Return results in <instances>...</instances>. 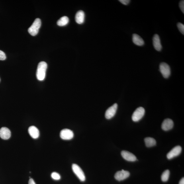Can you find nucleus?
Returning <instances> with one entry per match:
<instances>
[{
	"label": "nucleus",
	"mask_w": 184,
	"mask_h": 184,
	"mask_svg": "<svg viewBox=\"0 0 184 184\" xmlns=\"http://www.w3.org/2000/svg\"><path fill=\"white\" fill-rule=\"evenodd\" d=\"M153 44L155 50L160 51L162 48L161 40L159 36L157 34H155L153 38Z\"/></svg>",
	"instance_id": "nucleus-12"
},
{
	"label": "nucleus",
	"mask_w": 184,
	"mask_h": 184,
	"mask_svg": "<svg viewBox=\"0 0 184 184\" xmlns=\"http://www.w3.org/2000/svg\"><path fill=\"white\" fill-rule=\"evenodd\" d=\"M132 41L134 44L139 46H142L145 44L143 39L138 35L136 34H133Z\"/></svg>",
	"instance_id": "nucleus-15"
},
{
	"label": "nucleus",
	"mask_w": 184,
	"mask_h": 184,
	"mask_svg": "<svg viewBox=\"0 0 184 184\" xmlns=\"http://www.w3.org/2000/svg\"><path fill=\"white\" fill-rule=\"evenodd\" d=\"M173 124L172 120L170 119H166L163 121L161 127L163 130L169 131L173 128Z\"/></svg>",
	"instance_id": "nucleus-10"
},
{
	"label": "nucleus",
	"mask_w": 184,
	"mask_h": 184,
	"mask_svg": "<svg viewBox=\"0 0 184 184\" xmlns=\"http://www.w3.org/2000/svg\"><path fill=\"white\" fill-rule=\"evenodd\" d=\"M145 144L147 147H150L155 146L156 144V140L153 138H147L145 139Z\"/></svg>",
	"instance_id": "nucleus-17"
},
{
	"label": "nucleus",
	"mask_w": 184,
	"mask_h": 184,
	"mask_svg": "<svg viewBox=\"0 0 184 184\" xmlns=\"http://www.w3.org/2000/svg\"><path fill=\"white\" fill-rule=\"evenodd\" d=\"M177 27L182 34H184V25L181 22H178L177 24Z\"/></svg>",
	"instance_id": "nucleus-21"
},
{
	"label": "nucleus",
	"mask_w": 184,
	"mask_h": 184,
	"mask_svg": "<svg viewBox=\"0 0 184 184\" xmlns=\"http://www.w3.org/2000/svg\"><path fill=\"white\" fill-rule=\"evenodd\" d=\"M69 22V19L66 16H63L57 22V25L60 26H63L66 25Z\"/></svg>",
	"instance_id": "nucleus-18"
},
{
	"label": "nucleus",
	"mask_w": 184,
	"mask_h": 184,
	"mask_svg": "<svg viewBox=\"0 0 184 184\" xmlns=\"http://www.w3.org/2000/svg\"><path fill=\"white\" fill-rule=\"evenodd\" d=\"M11 136V131L9 129L6 127H2L0 129V137L3 140H8L10 138Z\"/></svg>",
	"instance_id": "nucleus-13"
},
{
	"label": "nucleus",
	"mask_w": 184,
	"mask_h": 184,
	"mask_svg": "<svg viewBox=\"0 0 184 184\" xmlns=\"http://www.w3.org/2000/svg\"><path fill=\"white\" fill-rule=\"evenodd\" d=\"M41 24V22L40 18H36L32 26L28 28V32L32 36H36L38 33Z\"/></svg>",
	"instance_id": "nucleus-2"
},
{
	"label": "nucleus",
	"mask_w": 184,
	"mask_h": 184,
	"mask_svg": "<svg viewBox=\"0 0 184 184\" xmlns=\"http://www.w3.org/2000/svg\"><path fill=\"white\" fill-rule=\"evenodd\" d=\"M170 174V171L169 170H166L162 174L161 176V180L163 182H166L169 180Z\"/></svg>",
	"instance_id": "nucleus-19"
},
{
	"label": "nucleus",
	"mask_w": 184,
	"mask_h": 184,
	"mask_svg": "<svg viewBox=\"0 0 184 184\" xmlns=\"http://www.w3.org/2000/svg\"><path fill=\"white\" fill-rule=\"evenodd\" d=\"M51 177H52L53 179L56 180H60L61 178L60 175L58 173L55 172L52 173L51 174Z\"/></svg>",
	"instance_id": "nucleus-20"
},
{
	"label": "nucleus",
	"mask_w": 184,
	"mask_h": 184,
	"mask_svg": "<svg viewBox=\"0 0 184 184\" xmlns=\"http://www.w3.org/2000/svg\"><path fill=\"white\" fill-rule=\"evenodd\" d=\"M179 6L181 11L184 13V1H180L179 3Z\"/></svg>",
	"instance_id": "nucleus-23"
},
{
	"label": "nucleus",
	"mask_w": 184,
	"mask_h": 184,
	"mask_svg": "<svg viewBox=\"0 0 184 184\" xmlns=\"http://www.w3.org/2000/svg\"><path fill=\"white\" fill-rule=\"evenodd\" d=\"M159 71L163 76L165 79L168 78L171 75L170 67L167 63H162L159 65Z\"/></svg>",
	"instance_id": "nucleus-4"
},
{
	"label": "nucleus",
	"mask_w": 184,
	"mask_h": 184,
	"mask_svg": "<svg viewBox=\"0 0 184 184\" xmlns=\"http://www.w3.org/2000/svg\"><path fill=\"white\" fill-rule=\"evenodd\" d=\"M117 108L118 105L117 103L114 104L108 108L105 112V118L107 119H110L113 117L116 113Z\"/></svg>",
	"instance_id": "nucleus-6"
},
{
	"label": "nucleus",
	"mask_w": 184,
	"mask_h": 184,
	"mask_svg": "<svg viewBox=\"0 0 184 184\" xmlns=\"http://www.w3.org/2000/svg\"><path fill=\"white\" fill-rule=\"evenodd\" d=\"M130 173L128 171L122 169L121 171H118L114 175V178L118 181L123 180L127 178L129 176Z\"/></svg>",
	"instance_id": "nucleus-9"
},
{
	"label": "nucleus",
	"mask_w": 184,
	"mask_h": 184,
	"mask_svg": "<svg viewBox=\"0 0 184 184\" xmlns=\"http://www.w3.org/2000/svg\"><path fill=\"white\" fill-rule=\"evenodd\" d=\"M179 184H184V178H183L180 181Z\"/></svg>",
	"instance_id": "nucleus-26"
},
{
	"label": "nucleus",
	"mask_w": 184,
	"mask_h": 184,
	"mask_svg": "<svg viewBox=\"0 0 184 184\" xmlns=\"http://www.w3.org/2000/svg\"><path fill=\"white\" fill-rule=\"evenodd\" d=\"M182 148L181 146H178L174 147L168 153L167 155V159H171L174 157L178 156L180 154Z\"/></svg>",
	"instance_id": "nucleus-8"
},
{
	"label": "nucleus",
	"mask_w": 184,
	"mask_h": 184,
	"mask_svg": "<svg viewBox=\"0 0 184 184\" xmlns=\"http://www.w3.org/2000/svg\"><path fill=\"white\" fill-rule=\"evenodd\" d=\"M6 58V56L5 53L3 51L0 50V60H5Z\"/></svg>",
	"instance_id": "nucleus-22"
},
{
	"label": "nucleus",
	"mask_w": 184,
	"mask_h": 184,
	"mask_svg": "<svg viewBox=\"0 0 184 184\" xmlns=\"http://www.w3.org/2000/svg\"><path fill=\"white\" fill-rule=\"evenodd\" d=\"M28 133L32 138L37 139L39 136V131L38 128L34 126L29 127L28 129Z\"/></svg>",
	"instance_id": "nucleus-14"
},
{
	"label": "nucleus",
	"mask_w": 184,
	"mask_h": 184,
	"mask_svg": "<svg viewBox=\"0 0 184 184\" xmlns=\"http://www.w3.org/2000/svg\"><path fill=\"white\" fill-rule=\"evenodd\" d=\"M119 1L124 5H127L130 3V0H120Z\"/></svg>",
	"instance_id": "nucleus-24"
},
{
	"label": "nucleus",
	"mask_w": 184,
	"mask_h": 184,
	"mask_svg": "<svg viewBox=\"0 0 184 184\" xmlns=\"http://www.w3.org/2000/svg\"><path fill=\"white\" fill-rule=\"evenodd\" d=\"M28 184H36L34 181V180L32 178H30Z\"/></svg>",
	"instance_id": "nucleus-25"
},
{
	"label": "nucleus",
	"mask_w": 184,
	"mask_h": 184,
	"mask_svg": "<svg viewBox=\"0 0 184 184\" xmlns=\"http://www.w3.org/2000/svg\"><path fill=\"white\" fill-rule=\"evenodd\" d=\"M145 110L143 107H139L135 110L132 115V120L134 122H138L140 121L144 116Z\"/></svg>",
	"instance_id": "nucleus-3"
},
{
	"label": "nucleus",
	"mask_w": 184,
	"mask_h": 184,
	"mask_svg": "<svg viewBox=\"0 0 184 184\" xmlns=\"http://www.w3.org/2000/svg\"><path fill=\"white\" fill-rule=\"evenodd\" d=\"M47 67L48 65L44 61H41L39 63L36 73L37 79L38 80L42 81L44 79Z\"/></svg>",
	"instance_id": "nucleus-1"
},
{
	"label": "nucleus",
	"mask_w": 184,
	"mask_h": 184,
	"mask_svg": "<svg viewBox=\"0 0 184 184\" xmlns=\"http://www.w3.org/2000/svg\"><path fill=\"white\" fill-rule=\"evenodd\" d=\"M72 169L74 173L81 181L83 182L85 180L84 173L79 166L73 164L72 165Z\"/></svg>",
	"instance_id": "nucleus-5"
},
{
	"label": "nucleus",
	"mask_w": 184,
	"mask_h": 184,
	"mask_svg": "<svg viewBox=\"0 0 184 184\" xmlns=\"http://www.w3.org/2000/svg\"><path fill=\"white\" fill-rule=\"evenodd\" d=\"M85 13L82 10L78 11L75 16V21L78 24H83L84 21Z\"/></svg>",
	"instance_id": "nucleus-16"
},
{
	"label": "nucleus",
	"mask_w": 184,
	"mask_h": 184,
	"mask_svg": "<svg viewBox=\"0 0 184 184\" xmlns=\"http://www.w3.org/2000/svg\"><path fill=\"white\" fill-rule=\"evenodd\" d=\"M60 135L61 138L65 140H71L74 137V133L72 131L68 129H64L61 130Z\"/></svg>",
	"instance_id": "nucleus-7"
},
{
	"label": "nucleus",
	"mask_w": 184,
	"mask_h": 184,
	"mask_svg": "<svg viewBox=\"0 0 184 184\" xmlns=\"http://www.w3.org/2000/svg\"><path fill=\"white\" fill-rule=\"evenodd\" d=\"M121 155L123 158L125 160L130 162H134L137 159L136 157L132 153L126 151H122Z\"/></svg>",
	"instance_id": "nucleus-11"
}]
</instances>
